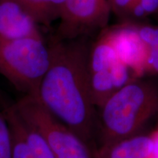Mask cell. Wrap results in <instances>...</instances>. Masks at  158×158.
I'll use <instances>...</instances> for the list:
<instances>
[{"instance_id": "obj_1", "label": "cell", "mask_w": 158, "mask_h": 158, "mask_svg": "<svg viewBox=\"0 0 158 158\" xmlns=\"http://www.w3.org/2000/svg\"><path fill=\"white\" fill-rule=\"evenodd\" d=\"M50 62L39 89L38 99L93 152L96 147L97 108L89 76V37L48 41Z\"/></svg>"}, {"instance_id": "obj_2", "label": "cell", "mask_w": 158, "mask_h": 158, "mask_svg": "<svg viewBox=\"0 0 158 158\" xmlns=\"http://www.w3.org/2000/svg\"><path fill=\"white\" fill-rule=\"evenodd\" d=\"M157 113L158 81L140 78L130 82L97 108L96 147L142 133Z\"/></svg>"}, {"instance_id": "obj_3", "label": "cell", "mask_w": 158, "mask_h": 158, "mask_svg": "<svg viewBox=\"0 0 158 158\" xmlns=\"http://www.w3.org/2000/svg\"><path fill=\"white\" fill-rule=\"evenodd\" d=\"M49 62L50 51L43 36L0 41V76L23 95L38 98Z\"/></svg>"}, {"instance_id": "obj_4", "label": "cell", "mask_w": 158, "mask_h": 158, "mask_svg": "<svg viewBox=\"0 0 158 158\" xmlns=\"http://www.w3.org/2000/svg\"><path fill=\"white\" fill-rule=\"evenodd\" d=\"M12 104L20 117L44 140L56 158H93L87 144L47 109L38 98L23 95Z\"/></svg>"}, {"instance_id": "obj_5", "label": "cell", "mask_w": 158, "mask_h": 158, "mask_svg": "<svg viewBox=\"0 0 158 158\" xmlns=\"http://www.w3.org/2000/svg\"><path fill=\"white\" fill-rule=\"evenodd\" d=\"M111 13L110 0H66L54 35L70 40L99 34Z\"/></svg>"}, {"instance_id": "obj_6", "label": "cell", "mask_w": 158, "mask_h": 158, "mask_svg": "<svg viewBox=\"0 0 158 158\" xmlns=\"http://www.w3.org/2000/svg\"><path fill=\"white\" fill-rule=\"evenodd\" d=\"M118 59L138 78L144 77V65L149 47L138 36L133 23H121L107 27Z\"/></svg>"}, {"instance_id": "obj_7", "label": "cell", "mask_w": 158, "mask_h": 158, "mask_svg": "<svg viewBox=\"0 0 158 158\" xmlns=\"http://www.w3.org/2000/svg\"><path fill=\"white\" fill-rule=\"evenodd\" d=\"M43 36L40 25L15 0H0V41Z\"/></svg>"}, {"instance_id": "obj_8", "label": "cell", "mask_w": 158, "mask_h": 158, "mask_svg": "<svg viewBox=\"0 0 158 158\" xmlns=\"http://www.w3.org/2000/svg\"><path fill=\"white\" fill-rule=\"evenodd\" d=\"M15 120L10 121L13 135V158H56L40 135L19 116L8 103Z\"/></svg>"}, {"instance_id": "obj_9", "label": "cell", "mask_w": 158, "mask_h": 158, "mask_svg": "<svg viewBox=\"0 0 158 158\" xmlns=\"http://www.w3.org/2000/svg\"><path fill=\"white\" fill-rule=\"evenodd\" d=\"M155 152L153 133L125 138L98 146L92 152L93 158H151Z\"/></svg>"}, {"instance_id": "obj_10", "label": "cell", "mask_w": 158, "mask_h": 158, "mask_svg": "<svg viewBox=\"0 0 158 158\" xmlns=\"http://www.w3.org/2000/svg\"><path fill=\"white\" fill-rule=\"evenodd\" d=\"M107 27L99 33L94 42L91 43L89 74L106 70L120 61L110 40Z\"/></svg>"}, {"instance_id": "obj_11", "label": "cell", "mask_w": 158, "mask_h": 158, "mask_svg": "<svg viewBox=\"0 0 158 158\" xmlns=\"http://www.w3.org/2000/svg\"><path fill=\"white\" fill-rule=\"evenodd\" d=\"M40 26L49 27L59 19L66 0H15Z\"/></svg>"}, {"instance_id": "obj_12", "label": "cell", "mask_w": 158, "mask_h": 158, "mask_svg": "<svg viewBox=\"0 0 158 158\" xmlns=\"http://www.w3.org/2000/svg\"><path fill=\"white\" fill-rule=\"evenodd\" d=\"M158 12V0H137L122 23H141Z\"/></svg>"}, {"instance_id": "obj_13", "label": "cell", "mask_w": 158, "mask_h": 158, "mask_svg": "<svg viewBox=\"0 0 158 158\" xmlns=\"http://www.w3.org/2000/svg\"><path fill=\"white\" fill-rule=\"evenodd\" d=\"M0 158H13V135L2 110H0Z\"/></svg>"}, {"instance_id": "obj_14", "label": "cell", "mask_w": 158, "mask_h": 158, "mask_svg": "<svg viewBox=\"0 0 158 158\" xmlns=\"http://www.w3.org/2000/svg\"><path fill=\"white\" fill-rule=\"evenodd\" d=\"M133 25L138 36L147 46L158 45V26L142 23H133Z\"/></svg>"}, {"instance_id": "obj_15", "label": "cell", "mask_w": 158, "mask_h": 158, "mask_svg": "<svg viewBox=\"0 0 158 158\" xmlns=\"http://www.w3.org/2000/svg\"><path fill=\"white\" fill-rule=\"evenodd\" d=\"M158 76V45L149 47L144 65V77Z\"/></svg>"}, {"instance_id": "obj_16", "label": "cell", "mask_w": 158, "mask_h": 158, "mask_svg": "<svg viewBox=\"0 0 158 158\" xmlns=\"http://www.w3.org/2000/svg\"><path fill=\"white\" fill-rule=\"evenodd\" d=\"M137 0H110V8L118 19L123 22L128 12Z\"/></svg>"}, {"instance_id": "obj_17", "label": "cell", "mask_w": 158, "mask_h": 158, "mask_svg": "<svg viewBox=\"0 0 158 158\" xmlns=\"http://www.w3.org/2000/svg\"><path fill=\"white\" fill-rule=\"evenodd\" d=\"M154 16H155V17L156 18V19H157V21H158V12H157V13H156V14H155V15H154Z\"/></svg>"}]
</instances>
